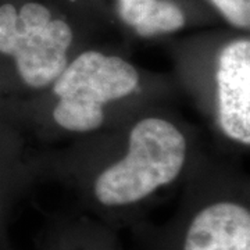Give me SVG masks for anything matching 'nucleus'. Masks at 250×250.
Returning a JSON list of instances; mask_svg holds the SVG:
<instances>
[{
    "mask_svg": "<svg viewBox=\"0 0 250 250\" xmlns=\"http://www.w3.org/2000/svg\"><path fill=\"white\" fill-rule=\"evenodd\" d=\"M72 31L62 20H53L39 3H27L20 11L0 7V53L16 60L18 75L28 86L52 85L67 67Z\"/></svg>",
    "mask_w": 250,
    "mask_h": 250,
    "instance_id": "7ed1b4c3",
    "label": "nucleus"
},
{
    "mask_svg": "<svg viewBox=\"0 0 250 250\" xmlns=\"http://www.w3.org/2000/svg\"><path fill=\"white\" fill-rule=\"evenodd\" d=\"M52 250H78V248H67V243H62V245H59V246H56ZM88 250H95V248H90Z\"/></svg>",
    "mask_w": 250,
    "mask_h": 250,
    "instance_id": "1a4fd4ad",
    "label": "nucleus"
},
{
    "mask_svg": "<svg viewBox=\"0 0 250 250\" xmlns=\"http://www.w3.org/2000/svg\"><path fill=\"white\" fill-rule=\"evenodd\" d=\"M138 82L136 68L121 57L83 52L53 82L54 121L72 132L95 131L103 124V106L132 93Z\"/></svg>",
    "mask_w": 250,
    "mask_h": 250,
    "instance_id": "f03ea898",
    "label": "nucleus"
},
{
    "mask_svg": "<svg viewBox=\"0 0 250 250\" xmlns=\"http://www.w3.org/2000/svg\"><path fill=\"white\" fill-rule=\"evenodd\" d=\"M231 24L239 28L250 25V0H211Z\"/></svg>",
    "mask_w": 250,
    "mask_h": 250,
    "instance_id": "0eeeda50",
    "label": "nucleus"
},
{
    "mask_svg": "<svg viewBox=\"0 0 250 250\" xmlns=\"http://www.w3.org/2000/svg\"><path fill=\"white\" fill-rule=\"evenodd\" d=\"M177 250H250V210L221 199L193 211L182 227Z\"/></svg>",
    "mask_w": 250,
    "mask_h": 250,
    "instance_id": "39448f33",
    "label": "nucleus"
},
{
    "mask_svg": "<svg viewBox=\"0 0 250 250\" xmlns=\"http://www.w3.org/2000/svg\"><path fill=\"white\" fill-rule=\"evenodd\" d=\"M157 0H118L120 17L126 25L135 28L156 4Z\"/></svg>",
    "mask_w": 250,
    "mask_h": 250,
    "instance_id": "6e6552de",
    "label": "nucleus"
},
{
    "mask_svg": "<svg viewBox=\"0 0 250 250\" xmlns=\"http://www.w3.org/2000/svg\"><path fill=\"white\" fill-rule=\"evenodd\" d=\"M187 159V139L163 118H143L129 132L124 159L110 166L93 185V196L106 208L139 205L179 175Z\"/></svg>",
    "mask_w": 250,
    "mask_h": 250,
    "instance_id": "f257e3e1",
    "label": "nucleus"
},
{
    "mask_svg": "<svg viewBox=\"0 0 250 250\" xmlns=\"http://www.w3.org/2000/svg\"><path fill=\"white\" fill-rule=\"evenodd\" d=\"M218 121L229 139L250 145V41L224 47L217 65Z\"/></svg>",
    "mask_w": 250,
    "mask_h": 250,
    "instance_id": "20e7f679",
    "label": "nucleus"
},
{
    "mask_svg": "<svg viewBox=\"0 0 250 250\" xmlns=\"http://www.w3.org/2000/svg\"><path fill=\"white\" fill-rule=\"evenodd\" d=\"M184 25L185 14L175 3L168 0H157L142 21L135 27V31L141 36L149 38L178 31Z\"/></svg>",
    "mask_w": 250,
    "mask_h": 250,
    "instance_id": "423d86ee",
    "label": "nucleus"
}]
</instances>
